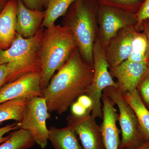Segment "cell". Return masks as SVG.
<instances>
[{"label": "cell", "mask_w": 149, "mask_h": 149, "mask_svg": "<svg viewBox=\"0 0 149 149\" xmlns=\"http://www.w3.org/2000/svg\"><path fill=\"white\" fill-rule=\"evenodd\" d=\"M94 70L83 59L77 48L42 91L49 112L62 115L77 99L86 94L93 81Z\"/></svg>", "instance_id": "obj_1"}, {"label": "cell", "mask_w": 149, "mask_h": 149, "mask_svg": "<svg viewBox=\"0 0 149 149\" xmlns=\"http://www.w3.org/2000/svg\"><path fill=\"white\" fill-rule=\"evenodd\" d=\"M99 7L96 0H75L61 22V25L73 34L82 58L93 66V45L98 30Z\"/></svg>", "instance_id": "obj_2"}, {"label": "cell", "mask_w": 149, "mask_h": 149, "mask_svg": "<svg viewBox=\"0 0 149 149\" xmlns=\"http://www.w3.org/2000/svg\"><path fill=\"white\" fill-rule=\"evenodd\" d=\"M77 48L73 34L66 27L54 24L44 29L40 49L42 91L47 87L56 71L66 62Z\"/></svg>", "instance_id": "obj_3"}, {"label": "cell", "mask_w": 149, "mask_h": 149, "mask_svg": "<svg viewBox=\"0 0 149 149\" xmlns=\"http://www.w3.org/2000/svg\"><path fill=\"white\" fill-rule=\"evenodd\" d=\"M45 28H41L31 38H24L16 33L10 47L0 49V63L6 64L7 70L6 84L29 73L41 72L40 49Z\"/></svg>", "instance_id": "obj_4"}, {"label": "cell", "mask_w": 149, "mask_h": 149, "mask_svg": "<svg viewBox=\"0 0 149 149\" xmlns=\"http://www.w3.org/2000/svg\"><path fill=\"white\" fill-rule=\"evenodd\" d=\"M118 109V121L121 139L119 149L135 148L146 141L141 133L139 121L125 95L117 88L111 86L104 90Z\"/></svg>", "instance_id": "obj_5"}, {"label": "cell", "mask_w": 149, "mask_h": 149, "mask_svg": "<svg viewBox=\"0 0 149 149\" xmlns=\"http://www.w3.org/2000/svg\"><path fill=\"white\" fill-rule=\"evenodd\" d=\"M93 56L94 76L86 95L91 98L93 102L91 115L95 118L102 119V97L104 90L111 86L117 88V84L110 73L104 47L97 38L93 45Z\"/></svg>", "instance_id": "obj_6"}, {"label": "cell", "mask_w": 149, "mask_h": 149, "mask_svg": "<svg viewBox=\"0 0 149 149\" xmlns=\"http://www.w3.org/2000/svg\"><path fill=\"white\" fill-rule=\"evenodd\" d=\"M49 113L45 97L31 98L23 119L19 123V128L28 131L35 143L43 149L47 147L49 141L47 120L50 118Z\"/></svg>", "instance_id": "obj_7"}, {"label": "cell", "mask_w": 149, "mask_h": 149, "mask_svg": "<svg viewBox=\"0 0 149 149\" xmlns=\"http://www.w3.org/2000/svg\"><path fill=\"white\" fill-rule=\"evenodd\" d=\"M97 38L104 47L123 28L136 26L135 13L115 8L99 6Z\"/></svg>", "instance_id": "obj_8"}, {"label": "cell", "mask_w": 149, "mask_h": 149, "mask_svg": "<svg viewBox=\"0 0 149 149\" xmlns=\"http://www.w3.org/2000/svg\"><path fill=\"white\" fill-rule=\"evenodd\" d=\"M96 119L91 112L81 117L71 114L67 116V125L75 130L84 149H105L100 127Z\"/></svg>", "instance_id": "obj_9"}, {"label": "cell", "mask_w": 149, "mask_h": 149, "mask_svg": "<svg viewBox=\"0 0 149 149\" xmlns=\"http://www.w3.org/2000/svg\"><path fill=\"white\" fill-rule=\"evenodd\" d=\"M109 70L113 78L116 79L118 90L125 95L137 89L149 72V67L148 62L135 63L127 60Z\"/></svg>", "instance_id": "obj_10"}, {"label": "cell", "mask_w": 149, "mask_h": 149, "mask_svg": "<svg viewBox=\"0 0 149 149\" xmlns=\"http://www.w3.org/2000/svg\"><path fill=\"white\" fill-rule=\"evenodd\" d=\"M41 72L26 74L0 88V104L20 98L42 97L41 88Z\"/></svg>", "instance_id": "obj_11"}, {"label": "cell", "mask_w": 149, "mask_h": 149, "mask_svg": "<svg viewBox=\"0 0 149 149\" xmlns=\"http://www.w3.org/2000/svg\"><path fill=\"white\" fill-rule=\"evenodd\" d=\"M138 31L136 26L123 28L104 47L109 68L115 67L128 59L132 50L133 39Z\"/></svg>", "instance_id": "obj_12"}, {"label": "cell", "mask_w": 149, "mask_h": 149, "mask_svg": "<svg viewBox=\"0 0 149 149\" xmlns=\"http://www.w3.org/2000/svg\"><path fill=\"white\" fill-rule=\"evenodd\" d=\"M102 121L100 125L105 149H119L120 130L117 126L118 113L115 104L106 93L102 97Z\"/></svg>", "instance_id": "obj_13"}, {"label": "cell", "mask_w": 149, "mask_h": 149, "mask_svg": "<svg viewBox=\"0 0 149 149\" xmlns=\"http://www.w3.org/2000/svg\"><path fill=\"white\" fill-rule=\"evenodd\" d=\"M17 1L16 33L23 38H31L42 28L45 11L28 8L21 1Z\"/></svg>", "instance_id": "obj_14"}, {"label": "cell", "mask_w": 149, "mask_h": 149, "mask_svg": "<svg viewBox=\"0 0 149 149\" xmlns=\"http://www.w3.org/2000/svg\"><path fill=\"white\" fill-rule=\"evenodd\" d=\"M17 0H9L0 13V49L10 47L16 35Z\"/></svg>", "instance_id": "obj_15"}, {"label": "cell", "mask_w": 149, "mask_h": 149, "mask_svg": "<svg viewBox=\"0 0 149 149\" xmlns=\"http://www.w3.org/2000/svg\"><path fill=\"white\" fill-rule=\"evenodd\" d=\"M75 130L71 126L49 129V141L54 149H84Z\"/></svg>", "instance_id": "obj_16"}, {"label": "cell", "mask_w": 149, "mask_h": 149, "mask_svg": "<svg viewBox=\"0 0 149 149\" xmlns=\"http://www.w3.org/2000/svg\"><path fill=\"white\" fill-rule=\"evenodd\" d=\"M30 98H20L0 104V125L4 121L15 120L21 122L26 111Z\"/></svg>", "instance_id": "obj_17"}, {"label": "cell", "mask_w": 149, "mask_h": 149, "mask_svg": "<svg viewBox=\"0 0 149 149\" xmlns=\"http://www.w3.org/2000/svg\"><path fill=\"white\" fill-rule=\"evenodd\" d=\"M136 113L141 133L146 140L149 139V111L142 102L137 89L124 95Z\"/></svg>", "instance_id": "obj_18"}, {"label": "cell", "mask_w": 149, "mask_h": 149, "mask_svg": "<svg viewBox=\"0 0 149 149\" xmlns=\"http://www.w3.org/2000/svg\"><path fill=\"white\" fill-rule=\"evenodd\" d=\"M75 0H51L45 10V17L41 27L47 28L55 24L57 19L65 15Z\"/></svg>", "instance_id": "obj_19"}, {"label": "cell", "mask_w": 149, "mask_h": 149, "mask_svg": "<svg viewBox=\"0 0 149 149\" xmlns=\"http://www.w3.org/2000/svg\"><path fill=\"white\" fill-rule=\"evenodd\" d=\"M9 139L0 146V149H28L36 143L27 130L19 128L9 134Z\"/></svg>", "instance_id": "obj_20"}, {"label": "cell", "mask_w": 149, "mask_h": 149, "mask_svg": "<svg viewBox=\"0 0 149 149\" xmlns=\"http://www.w3.org/2000/svg\"><path fill=\"white\" fill-rule=\"evenodd\" d=\"M148 49L146 36L143 32L138 31L133 39L132 50L127 60L135 63L148 62Z\"/></svg>", "instance_id": "obj_21"}, {"label": "cell", "mask_w": 149, "mask_h": 149, "mask_svg": "<svg viewBox=\"0 0 149 149\" xmlns=\"http://www.w3.org/2000/svg\"><path fill=\"white\" fill-rule=\"evenodd\" d=\"M100 6L120 9L136 13L142 3L141 0H96Z\"/></svg>", "instance_id": "obj_22"}, {"label": "cell", "mask_w": 149, "mask_h": 149, "mask_svg": "<svg viewBox=\"0 0 149 149\" xmlns=\"http://www.w3.org/2000/svg\"><path fill=\"white\" fill-rule=\"evenodd\" d=\"M137 89L142 102L149 111V71L141 81Z\"/></svg>", "instance_id": "obj_23"}, {"label": "cell", "mask_w": 149, "mask_h": 149, "mask_svg": "<svg viewBox=\"0 0 149 149\" xmlns=\"http://www.w3.org/2000/svg\"><path fill=\"white\" fill-rule=\"evenodd\" d=\"M136 28L140 31V26L145 20L149 19V0H143L135 13Z\"/></svg>", "instance_id": "obj_24"}, {"label": "cell", "mask_w": 149, "mask_h": 149, "mask_svg": "<svg viewBox=\"0 0 149 149\" xmlns=\"http://www.w3.org/2000/svg\"><path fill=\"white\" fill-rule=\"evenodd\" d=\"M28 8L45 11L51 0H20Z\"/></svg>", "instance_id": "obj_25"}, {"label": "cell", "mask_w": 149, "mask_h": 149, "mask_svg": "<svg viewBox=\"0 0 149 149\" xmlns=\"http://www.w3.org/2000/svg\"><path fill=\"white\" fill-rule=\"evenodd\" d=\"M19 128V123L16 121L12 124H8L0 128V144L3 143L9 138V135L7 136H4L6 134Z\"/></svg>", "instance_id": "obj_26"}, {"label": "cell", "mask_w": 149, "mask_h": 149, "mask_svg": "<svg viewBox=\"0 0 149 149\" xmlns=\"http://www.w3.org/2000/svg\"><path fill=\"white\" fill-rule=\"evenodd\" d=\"M70 108L71 109V114L77 117L83 116L88 112L91 113V111L88 110L77 101L72 104Z\"/></svg>", "instance_id": "obj_27"}, {"label": "cell", "mask_w": 149, "mask_h": 149, "mask_svg": "<svg viewBox=\"0 0 149 149\" xmlns=\"http://www.w3.org/2000/svg\"><path fill=\"white\" fill-rule=\"evenodd\" d=\"M76 101L88 110L91 111L93 106V102L89 96L86 94L80 96Z\"/></svg>", "instance_id": "obj_28"}, {"label": "cell", "mask_w": 149, "mask_h": 149, "mask_svg": "<svg viewBox=\"0 0 149 149\" xmlns=\"http://www.w3.org/2000/svg\"><path fill=\"white\" fill-rule=\"evenodd\" d=\"M140 32H143L145 33L146 36L148 44V58L147 62H149V19H146L142 22L140 28Z\"/></svg>", "instance_id": "obj_29"}, {"label": "cell", "mask_w": 149, "mask_h": 149, "mask_svg": "<svg viewBox=\"0 0 149 149\" xmlns=\"http://www.w3.org/2000/svg\"><path fill=\"white\" fill-rule=\"evenodd\" d=\"M7 77V70L6 64L0 63V88L6 84Z\"/></svg>", "instance_id": "obj_30"}, {"label": "cell", "mask_w": 149, "mask_h": 149, "mask_svg": "<svg viewBox=\"0 0 149 149\" xmlns=\"http://www.w3.org/2000/svg\"><path fill=\"white\" fill-rule=\"evenodd\" d=\"M126 149H149V139L145 141L143 143L138 146L131 148Z\"/></svg>", "instance_id": "obj_31"}, {"label": "cell", "mask_w": 149, "mask_h": 149, "mask_svg": "<svg viewBox=\"0 0 149 149\" xmlns=\"http://www.w3.org/2000/svg\"><path fill=\"white\" fill-rule=\"evenodd\" d=\"M9 0H0V13L7 4Z\"/></svg>", "instance_id": "obj_32"}, {"label": "cell", "mask_w": 149, "mask_h": 149, "mask_svg": "<svg viewBox=\"0 0 149 149\" xmlns=\"http://www.w3.org/2000/svg\"><path fill=\"white\" fill-rule=\"evenodd\" d=\"M148 63V65H149V62Z\"/></svg>", "instance_id": "obj_33"}, {"label": "cell", "mask_w": 149, "mask_h": 149, "mask_svg": "<svg viewBox=\"0 0 149 149\" xmlns=\"http://www.w3.org/2000/svg\"><path fill=\"white\" fill-rule=\"evenodd\" d=\"M141 1H143V0H141Z\"/></svg>", "instance_id": "obj_34"}]
</instances>
